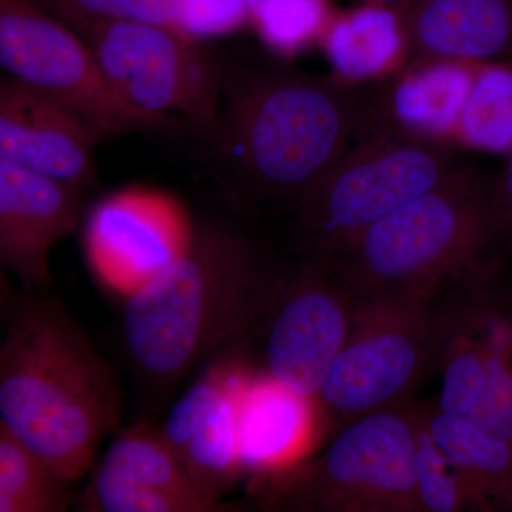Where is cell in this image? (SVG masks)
<instances>
[{
  "label": "cell",
  "mask_w": 512,
  "mask_h": 512,
  "mask_svg": "<svg viewBox=\"0 0 512 512\" xmlns=\"http://www.w3.org/2000/svg\"><path fill=\"white\" fill-rule=\"evenodd\" d=\"M211 128L215 165L232 191L293 208L343 154L379 126V89L285 66L222 69Z\"/></svg>",
  "instance_id": "6da1fadb"
},
{
  "label": "cell",
  "mask_w": 512,
  "mask_h": 512,
  "mask_svg": "<svg viewBox=\"0 0 512 512\" xmlns=\"http://www.w3.org/2000/svg\"><path fill=\"white\" fill-rule=\"evenodd\" d=\"M276 275L234 225H195L190 248L124 302L121 342L134 375L154 393L180 383L259 326Z\"/></svg>",
  "instance_id": "7a4b0ae2"
},
{
  "label": "cell",
  "mask_w": 512,
  "mask_h": 512,
  "mask_svg": "<svg viewBox=\"0 0 512 512\" xmlns=\"http://www.w3.org/2000/svg\"><path fill=\"white\" fill-rule=\"evenodd\" d=\"M113 370L63 303L29 293L0 346V426L69 483L119 426Z\"/></svg>",
  "instance_id": "3957f363"
},
{
  "label": "cell",
  "mask_w": 512,
  "mask_h": 512,
  "mask_svg": "<svg viewBox=\"0 0 512 512\" xmlns=\"http://www.w3.org/2000/svg\"><path fill=\"white\" fill-rule=\"evenodd\" d=\"M491 192L493 178L467 165L323 258L357 302L434 303L503 254Z\"/></svg>",
  "instance_id": "277c9868"
},
{
  "label": "cell",
  "mask_w": 512,
  "mask_h": 512,
  "mask_svg": "<svg viewBox=\"0 0 512 512\" xmlns=\"http://www.w3.org/2000/svg\"><path fill=\"white\" fill-rule=\"evenodd\" d=\"M414 404L342 424L329 446L288 470L254 481L264 511L421 512Z\"/></svg>",
  "instance_id": "5b68a950"
},
{
  "label": "cell",
  "mask_w": 512,
  "mask_h": 512,
  "mask_svg": "<svg viewBox=\"0 0 512 512\" xmlns=\"http://www.w3.org/2000/svg\"><path fill=\"white\" fill-rule=\"evenodd\" d=\"M467 165L450 143L379 124L296 205L298 247L323 258Z\"/></svg>",
  "instance_id": "8992f818"
},
{
  "label": "cell",
  "mask_w": 512,
  "mask_h": 512,
  "mask_svg": "<svg viewBox=\"0 0 512 512\" xmlns=\"http://www.w3.org/2000/svg\"><path fill=\"white\" fill-rule=\"evenodd\" d=\"M436 370L433 303L357 302L355 322L316 397L323 419L346 424L406 406Z\"/></svg>",
  "instance_id": "52a82bcc"
},
{
  "label": "cell",
  "mask_w": 512,
  "mask_h": 512,
  "mask_svg": "<svg viewBox=\"0 0 512 512\" xmlns=\"http://www.w3.org/2000/svg\"><path fill=\"white\" fill-rule=\"evenodd\" d=\"M76 33L116 93L134 109L177 117L204 130L217 123L222 66L198 40L167 26L130 20L93 23Z\"/></svg>",
  "instance_id": "ba28073f"
},
{
  "label": "cell",
  "mask_w": 512,
  "mask_h": 512,
  "mask_svg": "<svg viewBox=\"0 0 512 512\" xmlns=\"http://www.w3.org/2000/svg\"><path fill=\"white\" fill-rule=\"evenodd\" d=\"M0 64L9 77L82 114L107 137L167 133L183 123L127 104L82 37L32 0H0Z\"/></svg>",
  "instance_id": "9c48e42d"
},
{
  "label": "cell",
  "mask_w": 512,
  "mask_h": 512,
  "mask_svg": "<svg viewBox=\"0 0 512 512\" xmlns=\"http://www.w3.org/2000/svg\"><path fill=\"white\" fill-rule=\"evenodd\" d=\"M357 301L332 262L305 256L278 272L262 316V369L315 399L355 322Z\"/></svg>",
  "instance_id": "30bf717a"
},
{
  "label": "cell",
  "mask_w": 512,
  "mask_h": 512,
  "mask_svg": "<svg viewBox=\"0 0 512 512\" xmlns=\"http://www.w3.org/2000/svg\"><path fill=\"white\" fill-rule=\"evenodd\" d=\"M194 232L178 198L133 185L101 198L87 214L84 256L97 282L126 299L173 265Z\"/></svg>",
  "instance_id": "8fae6325"
},
{
  "label": "cell",
  "mask_w": 512,
  "mask_h": 512,
  "mask_svg": "<svg viewBox=\"0 0 512 512\" xmlns=\"http://www.w3.org/2000/svg\"><path fill=\"white\" fill-rule=\"evenodd\" d=\"M79 507L86 512L232 510L192 478L160 429L144 421L114 437L99 464H94Z\"/></svg>",
  "instance_id": "7c38bea8"
},
{
  "label": "cell",
  "mask_w": 512,
  "mask_h": 512,
  "mask_svg": "<svg viewBox=\"0 0 512 512\" xmlns=\"http://www.w3.org/2000/svg\"><path fill=\"white\" fill-rule=\"evenodd\" d=\"M106 134L63 103L6 76L0 83V158L86 192Z\"/></svg>",
  "instance_id": "4fadbf2b"
},
{
  "label": "cell",
  "mask_w": 512,
  "mask_h": 512,
  "mask_svg": "<svg viewBox=\"0 0 512 512\" xmlns=\"http://www.w3.org/2000/svg\"><path fill=\"white\" fill-rule=\"evenodd\" d=\"M84 192L0 158V262L28 293L53 282L50 252L76 228Z\"/></svg>",
  "instance_id": "5bb4252c"
},
{
  "label": "cell",
  "mask_w": 512,
  "mask_h": 512,
  "mask_svg": "<svg viewBox=\"0 0 512 512\" xmlns=\"http://www.w3.org/2000/svg\"><path fill=\"white\" fill-rule=\"evenodd\" d=\"M503 255L444 292L433 308L483 360L487 390L470 420L512 444V284Z\"/></svg>",
  "instance_id": "9a60e30c"
},
{
  "label": "cell",
  "mask_w": 512,
  "mask_h": 512,
  "mask_svg": "<svg viewBox=\"0 0 512 512\" xmlns=\"http://www.w3.org/2000/svg\"><path fill=\"white\" fill-rule=\"evenodd\" d=\"M322 413L311 397L249 369L239 394V464L254 481L308 458Z\"/></svg>",
  "instance_id": "2e32d148"
},
{
  "label": "cell",
  "mask_w": 512,
  "mask_h": 512,
  "mask_svg": "<svg viewBox=\"0 0 512 512\" xmlns=\"http://www.w3.org/2000/svg\"><path fill=\"white\" fill-rule=\"evenodd\" d=\"M402 13L409 62L512 57V0H412Z\"/></svg>",
  "instance_id": "e0dca14e"
},
{
  "label": "cell",
  "mask_w": 512,
  "mask_h": 512,
  "mask_svg": "<svg viewBox=\"0 0 512 512\" xmlns=\"http://www.w3.org/2000/svg\"><path fill=\"white\" fill-rule=\"evenodd\" d=\"M477 66L443 59L407 62L379 89L380 124L450 143L470 96Z\"/></svg>",
  "instance_id": "ac0fdd59"
},
{
  "label": "cell",
  "mask_w": 512,
  "mask_h": 512,
  "mask_svg": "<svg viewBox=\"0 0 512 512\" xmlns=\"http://www.w3.org/2000/svg\"><path fill=\"white\" fill-rule=\"evenodd\" d=\"M319 43L333 74L353 84L375 80L409 60L403 13L379 3L333 13Z\"/></svg>",
  "instance_id": "d6986e66"
},
{
  "label": "cell",
  "mask_w": 512,
  "mask_h": 512,
  "mask_svg": "<svg viewBox=\"0 0 512 512\" xmlns=\"http://www.w3.org/2000/svg\"><path fill=\"white\" fill-rule=\"evenodd\" d=\"M431 440L466 478L477 511H507L512 484V444L467 417L441 412L434 403L417 404Z\"/></svg>",
  "instance_id": "ffe728a7"
},
{
  "label": "cell",
  "mask_w": 512,
  "mask_h": 512,
  "mask_svg": "<svg viewBox=\"0 0 512 512\" xmlns=\"http://www.w3.org/2000/svg\"><path fill=\"white\" fill-rule=\"evenodd\" d=\"M248 370L244 363L239 366L227 392L181 454L192 478L217 498H222L242 476L239 464V394Z\"/></svg>",
  "instance_id": "44dd1931"
},
{
  "label": "cell",
  "mask_w": 512,
  "mask_h": 512,
  "mask_svg": "<svg viewBox=\"0 0 512 512\" xmlns=\"http://www.w3.org/2000/svg\"><path fill=\"white\" fill-rule=\"evenodd\" d=\"M454 140L483 153H511L512 57L478 64Z\"/></svg>",
  "instance_id": "7402d4cb"
},
{
  "label": "cell",
  "mask_w": 512,
  "mask_h": 512,
  "mask_svg": "<svg viewBox=\"0 0 512 512\" xmlns=\"http://www.w3.org/2000/svg\"><path fill=\"white\" fill-rule=\"evenodd\" d=\"M69 481L0 426V512H63Z\"/></svg>",
  "instance_id": "603a6c76"
},
{
  "label": "cell",
  "mask_w": 512,
  "mask_h": 512,
  "mask_svg": "<svg viewBox=\"0 0 512 512\" xmlns=\"http://www.w3.org/2000/svg\"><path fill=\"white\" fill-rule=\"evenodd\" d=\"M333 13L329 0H259L251 26L271 52L289 57L320 42Z\"/></svg>",
  "instance_id": "cb8c5ba5"
},
{
  "label": "cell",
  "mask_w": 512,
  "mask_h": 512,
  "mask_svg": "<svg viewBox=\"0 0 512 512\" xmlns=\"http://www.w3.org/2000/svg\"><path fill=\"white\" fill-rule=\"evenodd\" d=\"M40 9L77 32L114 20L151 23L180 30L183 0H32ZM181 32V30H180ZM183 33V32H181Z\"/></svg>",
  "instance_id": "d4e9b609"
},
{
  "label": "cell",
  "mask_w": 512,
  "mask_h": 512,
  "mask_svg": "<svg viewBox=\"0 0 512 512\" xmlns=\"http://www.w3.org/2000/svg\"><path fill=\"white\" fill-rule=\"evenodd\" d=\"M416 481L421 512L477 511L466 478L451 464L421 423L417 404Z\"/></svg>",
  "instance_id": "484cf974"
},
{
  "label": "cell",
  "mask_w": 512,
  "mask_h": 512,
  "mask_svg": "<svg viewBox=\"0 0 512 512\" xmlns=\"http://www.w3.org/2000/svg\"><path fill=\"white\" fill-rule=\"evenodd\" d=\"M241 365L242 362L231 357L222 362L212 363L188 387L187 392L177 400L165 417L160 431L167 443L177 451L178 456L181 457L194 434L227 392L232 377Z\"/></svg>",
  "instance_id": "4316f807"
},
{
  "label": "cell",
  "mask_w": 512,
  "mask_h": 512,
  "mask_svg": "<svg viewBox=\"0 0 512 512\" xmlns=\"http://www.w3.org/2000/svg\"><path fill=\"white\" fill-rule=\"evenodd\" d=\"M259 0H183L180 30L201 42L251 26Z\"/></svg>",
  "instance_id": "83f0119b"
},
{
  "label": "cell",
  "mask_w": 512,
  "mask_h": 512,
  "mask_svg": "<svg viewBox=\"0 0 512 512\" xmlns=\"http://www.w3.org/2000/svg\"><path fill=\"white\" fill-rule=\"evenodd\" d=\"M493 210L504 245L512 242V151L498 177L493 178Z\"/></svg>",
  "instance_id": "f1b7e54d"
},
{
  "label": "cell",
  "mask_w": 512,
  "mask_h": 512,
  "mask_svg": "<svg viewBox=\"0 0 512 512\" xmlns=\"http://www.w3.org/2000/svg\"><path fill=\"white\" fill-rule=\"evenodd\" d=\"M365 2L379 3V5L390 6V8L403 12L412 3V0H365Z\"/></svg>",
  "instance_id": "f546056e"
},
{
  "label": "cell",
  "mask_w": 512,
  "mask_h": 512,
  "mask_svg": "<svg viewBox=\"0 0 512 512\" xmlns=\"http://www.w3.org/2000/svg\"><path fill=\"white\" fill-rule=\"evenodd\" d=\"M503 262L505 272H507L508 279L512 284V242L504 247Z\"/></svg>",
  "instance_id": "4dcf8cb0"
},
{
  "label": "cell",
  "mask_w": 512,
  "mask_h": 512,
  "mask_svg": "<svg viewBox=\"0 0 512 512\" xmlns=\"http://www.w3.org/2000/svg\"><path fill=\"white\" fill-rule=\"evenodd\" d=\"M507 511L512 512V484H511L510 497H508Z\"/></svg>",
  "instance_id": "1f68e13d"
}]
</instances>
